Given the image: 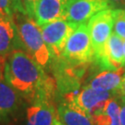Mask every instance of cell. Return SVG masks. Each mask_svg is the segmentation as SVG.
<instances>
[{
    "mask_svg": "<svg viewBox=\"0 0 125 125\" xmlns=\"http://www.w3.org/2000/svg\"><path fill=\"white\" fill-rule=\"evenodd\" d=\"M6 82L28 103L57 102V84L54 77L22 49L13 50L4 65Z\"/></svg>",
    "mask_w": 125,
    "mask_h": 125,
    "instance_id": "obj_1",
    "label": "cell"
},
{
    "mask_svg": "<svg viewBox=\"0 0 125 125\" xmlns=\"http://www.w3.org/2000/svg\"><path fill=\"white\" fill-rule=\"evenodd\" d=\"M19 49H22L42 67L50 61L49 51L45 45L40 26L32 18L20 12L12 13Z\"/></svg>",
    "mask_w": 125,
    "mask_h": 125,
    "instance_id": "obj_2",
    "label": "cell"
},
{
    "mask_svg": "<svg viewBox=\"0 0 125 125\" xmlns=\"http://www.w3.org/2000/svg\"><path fill=\"white\" fill-rule=\"evenodd\" d=\"M61 58L73 65H91L94 51L87 22L78 25L68 39Z\"/></svg>",
    "mask_w": 125,
    "mask_h": 125,
    "instance_id": "obj_3",
    "label": "cell"
},
{
    "mask_svg": "<svg viewBox=\"0 0 125 125\" xmlns=\"http://www.w3.org/2000/svg\"><path fill=\"white\" fill-rule=\"evenodd\" d=\"M77 26L67 20H59L40 27L44 42L49 51L50 60L61 58L68 39Z\"/></svg>",
    "mask_w": 125,
    "mask_h": 125,
    "instance_id": "obj_4",
    "label": "cell"
},
{
    "mask_svg": "<svg viewBox=\"0 0 125 125\" xmlns=\"http://www.w3.org/2000/svg\"><path fill=\"white\" fill-rule=\"evenodd\" d=\"M114 22V10L110 8L103 9L93 16L87 22L94 58H98L104 52L107 40L112 34Z\"/></svg>",
    "mask_w": 125,
    "mask_h": 125,
    "instance_id": "obj_5",
    "label": "cell"
},
{
    "mask_svg": "<svg viewBox=\"0 0 125 125\" xmlns=\"http://www.w3.org/2000/svg\"><path fill=\"white\" fill-rule=\"evenodd\" d=\"M114 96L120 95L117 93L96 90L88 85H84L73 97L65 101L72 103L77 108L92 118L103 113L106 102Z\"/></svg>",
    "mask_w": 125,
    "mask_h": 125,
    "instance_id": "obj_6",
    "label": "cell"
},
{
    "mask_svg": "<svg viewBox=\"0 0 125 125\" xmlns=\"http://www.w3.org/2000/svg\"><path fill=\"white\" fill-rule=\"evenodd\" d=\"M107 8V0H67L66 20L80 25Z\"/></svg>",
    "mask_w": 125,
    "mask_h": 125,
    "instance_id": "obj_7",
    "label": "cell"
},
{
    "mask_svg": "<svg viewBox=\"0 0 125 125\" xmlns=\"http://www.w3.org/2000/svg\"><path fill=\"white\" fill-rule=\"evenodd\" d=\"M3 72L0 71V123H9L18 114L23 99L6 82Z\"/></svg>",
    "mask_w": 125,
    "mask_h": 125,
    "instance_id": "obj_8",
    "label": "cell"
},
{
    "mask_svg": "<svg viewBox=\"0 0 125 125\" xmlns=\"http://www.w3.org/2000/svg\"><path fill=\"white\" fill-rule=\"evenodd\" d=\"M67 0H37L32 19L38 26L59 20H66Z\"/></svg>",
    "mask_w": 125,
    "mask_h": 125,
    "instance_id": "obj_9",
    "label": "cell"
},
{
    "mask_svg": "<svg viewBox=\"0 0 125 125\" xmlns=\"http://www.w3.org/2000/svg\"><path fill=\"white\" fill-rule=\"evenodd\" d=\"M59 121L56 102L35 101L26 110V125H54Z\"/></svg>",
    "mask_w": 125,
    "mask_h": 125,
    "instance_id": "obj_10",
    "label": "cell"
},
{
    "mask_svg": "<svg viewBox=\"0 0 125 125\" xmlns=\"http://www.w3.org/2000/svg\"><path fill=\"white\" fill-rule=\"evenodd\" d=\"M15 49L19 45L12 17H0V71H4L6 60Z\"/></svg>",
    "mask_w": 125,
    "mask_h": 125,
    "instance_id": "obj_11",
    "label": "cell"
},
{
    "mask_svg": "<svg viewBox=\"0 0 125 125\" xmlns=\"http://www.w3.org/2000/svg\"><path fill=\"white\" fill-rule=\"evenodd\" d=\"M124 73V68H121L116 71H101L93 76L86 85L94 89L113 92L119 94V89Z\"/></svg>",
    "mask_w": 125,
    "mask_h": 125,
    "instance_id": "obj_12",
    "label": "cell"
},
{
    "mask_svg": "<svg viewBox=\"0 0 125 125\" xmlns=\"http://www.w3.org/2000/svg\"><path fill=\"white\" fill-rule=\"evenodd\" d=\"M58 120L63 125H94L84 112L65 100H58L57 105Z\"/></svg>",
    "mask_w": 125,
    "mask_h": 125,
    "instance_id": "obj_13",
    "label": "cell"
},
{
    "mask_svg": "<svg viewBox=\"0 0 125 125\" xmlns=\"http://www.w3.org/2000/svg\"><path fill=\"white\" fill-rule=\"evenodd\" d=\"M37 0H11L13 12H20L32 18L33 9Z\"/></svg>",
    "mask_w": 125,
    "mask_h": 125,
    "instance_id": "obj_14",
    "label": "cell"
},
{
    "mask_svg": "<svg viewBox=\"0 0 125 125\" xmlns=\"http://www.w3.org/2000/svg\"><path fill=\"white\" fill-rule=\"evenodd\" d=\"M114 10V33L125 40V9H113Z\"/></svg>",
    "mask_w": 125,
    "mask_h": 125,
    "instance_id": "obj_15",
    "label": "cell"
},
{
    "mask_svg": "<svg viewBox=\"0 0 125 125\" xmlns=\"http://www.w3.org/2000/svg\"><path fill=\"white\" fill-rule=\"evenodd\" d=\"M11 0H0V17H12Z\"/></svg>",
    "mask_w": 125,
    "mask_h": 125,
    "instance_id": "obj_16",
    "label": "cell"
},
{
    "mask_svg": "<svg viewBox=\"0 0 125 125\" xmlns=\"http://www.w3.org/2000/svg\"><path fill=\"white\" fill-rule=\"evenodd\" d=\"M107 3L112 9H125V0H107Z\"/></svg>",
    "mask_w": 125,
    "mask_h": 125,
    "instance_id": "obj_17",
    "label": "cell"
},
{
    "mask_svg": "<svg viewBox=\"0 0 125 125\" xmlns=\"http://www.w3.org/2000/svg\"><path fill=\"white\" fill-rule=\"evenodd\" d=\"M120 121L121 125H125V103L121 100V112H120Z\"/></svg>",
    "mask_w": 125,
    "mask_h": 125,
    "instance_id": "obj_18",
    "label": "cell"
},
{
    "mask_svg": "<svg viewBox=\"0 0 125 125\" xmlns=\"http://www.w3.org/2000/svg\"><path fill=\"white\" fill-rule=\"evenodd\" d=\"M119 94H120V96L125 95V73L123 74L122 80H121V86H120V89H119Z\"/></svg>",
    "mask_w": 125,
    "mask_h": 125,
    "instance_id": "obj_19",
    "label": "cell"
},
{
    "mask_svg": "<svg viewBox=\"0 0 125 125\" xmlns=\"http://www.w3.org/2000/svg\"><path fill=\"white\" fill-rule=\"evenodd\" d=\"M122 68L125 69V40L123 41V64H122Z\"/></svg>",
    "mask_w": 125,
    "mask_h": 125,
    "instance_id": "obj_20",
    "label": "cell"
},
{
    "mask_svg": "<svg viewBox=\"0 0 125 125\" xmlns=\"http://www.w3.org/2000/svg\"><path fill=\"white\" fill-rule=\"evenodd\" d=\"M121 100L125 103V95H122V96H121Z\"/></svg>",
    "mask_w": 125,
    "mask_h": 125,
    "instance_id": "obj_21",
    "label": "cell"
},
{
    "mask_svg": "<svg viewBox=\"0 0 125 125\" xmlns=\"http://www.w3.org/2000/svg\"><path fill=\"white\" fill-rule=\"evenodd\" d=\"M54 125H63V124L61 123V122H60V121H58V122H56V123H55Z\"/></svg>",
    "mask_w": 125,
    "mask_h": 125,
    "instance_id": "obj_22",
    "label": "cell"
}]
</instances>
